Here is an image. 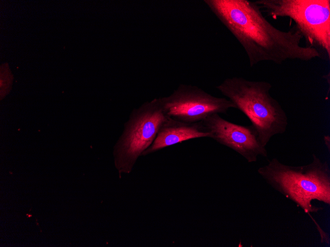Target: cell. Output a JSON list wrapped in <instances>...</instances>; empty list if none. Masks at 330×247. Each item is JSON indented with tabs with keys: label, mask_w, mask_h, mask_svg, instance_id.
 I'll list each match as a JSON object with an SVG mask.
<instances>
[{
	"label": "cell",
	"mask_w": 330,
	"mask_h": 247,
	"mask_svg": "<svg viewBox=\"0 0 330 247\" xmlns=\"http://www.w3.org/2000/svg\"><path fill=\"white\" fill-rule=\"evenodd\" d=\"M324 141L325 145L326 146L328 150V152L330 151V137L329 135H325L324 137Z\"/></svg>",
	"instance_id": "9c48e42d"
},
{
	"label": "cell",
	"mask_w": 330,
	"mask_h": 247,
	"mask_svg": "<svg viewBox=\"0 0 330 247\" xmlns=\"http://www.w3.org/2000/svg\"><path fill=\"white\" fill-rule=\"evenodd\" d=\"M220 22L245 49L251 67L270 61H308L321 57L317 49L301 45L303 36L296 25L280 30L263 16L260 8L248 0H205Z\"/></svg>",
	"instance_id": "6da1fadb"
},
{
	"label": "cell",
	"mask_w": 330,
	"mask_h": 247,
	"mask_svg": "<svg viewBox=\"0 0 330 247\" xmlns=\"http://www.w3.org/2000/svg\"><path fill=\"white\" fill-rule=\"evenodd\" d=\"M266 182L308 214L323 209L313 204L314 201L330 205V168L315 154L308 164L290 166L277 158L257 170Z\"/></svg>",
	"instance_id": "7a4b0ae2"
},
{
	"label": "cell",
	"mask_w": 330,
	"mask_h": 247,
	"mask_svg": "<svg viewBox=\"0 0 330 247\" xmlns=\"http://www.w3.org/2000/svg\"><path fill=\"white\" fill-rule=\"evenodd\" d=\"M217 142L238 153L248 163L256 162L258 156L267 157L265 147L260 143L253 126L232 123L219 114H212L202 121Z\"/></svg>",
	"instance_id": "52a82bcc"
},
{
	"label": "cell",
	"mask_w": 330,
	"mask_h": 247,
	"mask_svg": "<svg viewBox=\"0 0 330 247\" xmlns=\"http://www.w3.org/2000/svg\"><path fill=\"white\" fill-rule=\"evenodd\" d=\"M254 2L275 19L278 17L292 19L307 46L324 51L330 59V0H258Z\"/></svg>",
	"instance_id": "5b68a950"
},
{
	"label": "cell",
	"mask_w": 330,
	"mask_h": 247,
	"mask_svg": "<svg viewBox=\"0 0 330 247\" xmlns=\"http://www.w3.org/2000/svg\"><path fill=\"white\" fill-rule=\"evenodd\" d=\"M272 87L266 81L236 76L225 79L216 87L249 119L264 147L273 137L284 133L288 125L285 111L270 94Z\"/></svg>",
	"instance_id": "3957f363"
},
{
	"label": "cell",
	"mask_w": 330,
	"mask_h": 247,
	"mask_svg": "<svg viewBox=\"0 0 330 247\" xmlns=\"http://www.w3.org/2000/svg\"><path fill=\"white\" fill-rule=\"evenodd\" d=\"M160 100L168 117L185 123L202 122L212 114L226 113L230 108H236L227 98L216 97L198 86L183 84Z\"/></svg>",
	"instance_id": "8992f818"
},
{
	"label": "cell",
	"mask_w": 330,
	"mask_h": 247,
	"mask_svg": "<svg viewBox=\"0 0 330 247\" xmlns=\"http://www.w3.org/2000/svg\"><path fill=\"white\" fill-rule=\"evenodd\" d=\"M168 118L160 98L132 110L113 151L115 165L120 176L131 173L138 158L152 144Z\"/></svg>",
	"instance_id": "277c9868"
},
{
	"label": "cell",
	"mask_w": 330,
	"mask_h": 247,
	"mask_svg": "<svg viewBox=\"0 0 330 247\" xmlns=\"http://www.w3.org/2000/svg\"><path fill=\"white\" fill-rule=\"evenodd\" d=\"M205 137L211 138V134L202 122L185 123L168 117L159 129L152 144L143 152L142 156L184 141Z\"/></svg>",
	"instance_id": "ba28073f"
}]
</instances>
